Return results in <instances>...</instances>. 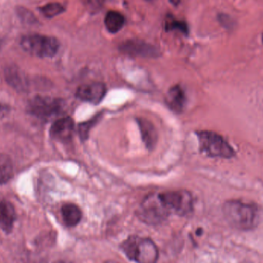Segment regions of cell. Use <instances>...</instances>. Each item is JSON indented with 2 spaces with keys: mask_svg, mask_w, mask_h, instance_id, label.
<instances>
[{
  "mask_svg": "<svg viewBox=\"0 0 263 263\" xmlns=\"http://www.w3.org/2000/svg\"><path fill=\"white\" fill-rule=\"evenodd\" d=\"M222 211L227 222L237 230L242 231L253 230L259 224V209L255 204L232 199L224 203Z\"/></svg>",
  "mask_w": 263,
  "mask_h": 263,
  "instance_id": "6da1fadb",
  "label": "cell"
},
{
  "mask_svg": "<svg viewBox=\"0 0 263 263\" xmlns=\"http://www.w3.org/2000/svg\"><path fill=\"white\" fill-rule=\"evenodd\" d=\"M120 248L130 260L136 263H156L159 259L157 247L147 238L132 236L121 244Z\"/></svg>",
  "mask_w": 263,
  "mask_h": 263,
  "instance_id": "7a4b0ae2",
  "label": "cell"
},
{
  "mask_svg": "<svg viewBox=\"0 0 263 263\" xmlns=\"http://www.w3.org/2000/svg\"><path fill=\"white\" fill-rule=\"evenodd\" d=\"M20 46L25 52L40 58H51L57 55L60 49V42L57 38L39 33L23 35Z\"/></svg>",
  "mask_w": 263,
  "mask_h": 263,
  "instance_id": "3957f363",
  "label": "cell"
},
{
  "mask_svg": "<svg viewBox=\"0 0 263 263\" xmlns=\"http://www.w3.org/2000/svg\"><path fill=\"white\" fill-rule=\"evenodd\" d=\"M199 148L210 157L231 159L236 156L234 148L221 135L213 131L198 132Z\"/></svg>",
  "mask_w": 263,
  "mask_h": 263,
  "instance_id": "277c9868",
  "label": "cell"
},
{
  "mask_svg": "<svg viewBox=\"0 0 263 263\" xmlns=\"http://www.w3.org/2000/svg\"><path fill=\"white\" fill-rule=\"evenodd\" d=\"M171 215L162 201L159 193L148 195L144 199L138 210V216L142 222L149 225H157Z\"/></svg>",
  "mask_w": 263,
  "mask_h": 263,
  "instance_id": "5b68a950",
  "label": "cell"
},
{
  "mask_svg": "<svg viewBox=\"0 0 263 263\" xmlns=\"http://www.w3.org/2000/svg\"><path fill=\"white\" fill-rule=\"evenodd\" d=\"M159 195L171 214L186 216L193 211V196L189 192L177 190L161 193Z\"/></svg>",
  "mask_w": 263,
  "mask_h": 263,
  "instance_id": "8992f818",
  "label": "cell"
},
{
  "mask_svg": "<svg viewBox=\"0 0 263 263\" xmlns=\"http://www.w3.org/2000/svg\"><path fill=\"white\" fill-rule=\"evenodd\" d=\"M119 50L125 55L142 58H156L161 55L160 51L156 46L139 39L123 41L119 46Z\"/></svg>",
  "mask_w": 263,
  "mask_h": 263,
  "instance_id": "52a82bcc",
  "label": "cell"
},
{
  "mask_svg": "<svg viewBox=\"0 0 263 263\" xmlns=\"http://www.w3.org/2000/svg\"><path fill=\"white\" fill-rule=\"evenodd\" d=\"M63 105L60 100L51 97H37L31 100L29 109L31 114L40 119L50 118L60 112Z\"/></svg>",
  "mask_w": 263,
  "mask_h": 263,
  "instance_id": "ba28073f",
  "label": "cell"
},
{
  "mask_svg": "<svg viewBox=\"0 0 263 263\" xmlns=\"http://www.w3.org/2000/svg\"><path fill=\"white\" fill-rule=\"evenodd\" d=\"M106 85L102 83H91L81 85L77 89L76 96L82 101L98 104L106 94Z\"/></svg>",
  "mask_w": 263,
  "mask_h": 263,
  "instance_id": "9c48e42d",
  "label": "cell"
},
{
  "mask_svg": "<svg viewBox=\"0 0 263 263\" xmlns=\"http://www.w3.org/2000/svg\"><path fill=\"white\" fill-rule=\"evenodd\" d=\"M74 132V122L70 117H64L57 120L52 124L50 134L53 139L61 142L70 140Z\"/></svg>",
  "mask_w": 263,
  "mask_h": 263,
  "instance_id": "30bf717a",
  "label": "cell"
},
{
  "mask_svg": "<svg viewBox=\"0 0 263 263\" xmlns=\"http://www.w3.org/2000/svg\"><path fill=\"white\" fill-rule=\"evenodd\" d=\"M165 102L173 112H182L186 103V97L182 87L174 86L170 88L165 97Z\"/></svg>",
  "mask_w": 263,
  "mask_h": 263,
  "instance_id": "8fae6325",
  "label": "cell"
},
{
  "mask_svg": "<svg viewBox=\"0 0 263 263\" xmlns=\"http://www.w3.org/2000/svg\"><path fill=\"white\" fill-rule=\"evenodd\" d=\"M15 217L13 205L6 201L0 202V227L3 231L7 233L12 231Z\"/></svg>",
  "mask_w": 263,
  "mask_h": 263,
  "instance_id": "7c38bea8",
  "label": "cell"
},
{
  "mask_svg": "<svg viewBox=\"0 0 263 263\" xmlns=\"http://www.w3.org/2000/svg\"><path fill=\"white\" fill-rule=\"evenodd\" d=\"M137 123L144 144L148 149H153L157 142L158 136L156 128L151 122L145 119H137Z\"/></svg>",
  "mask_w": 263,
  "mask_h": 263,
  "instance_id": "4fadbf2b",
  "label": "cell"
},
{
  "mask_svg": "<svg viewBox=\"0 0 263 263\" xmlns=\"http://www.w3.org/2000/svg\"><path fill=\"white\" fill-rule=\"evenodd\" d=\"M62 216L67 227H75L82 219V212L75 204H66L62 207Z\"/></svg>",
  "mask_w": 263,
  "mask_h": 263,
  "instance_id": "5bb4252c",
  "label": "cell"
},
{
  "mask_svg": "<svg viewBox=\"0 0 263 263\" xmlns=\"http://www.w3.org/2000/svg\"><path fill=\"white\" fill-rule=\"evenodd\" d=\"M105 26L111 33L120 32L126 23L124 15L117 11H109L105 17Z\"/></svg>",
  "mask_w": 263,
  "mask_h": 263,
  "instance_id": "9a60e30c",
  "label": "cell"
},
{
  "mask_svg": "<svg viewBox=\"0 0 263 263\" xmlns=\"http://www.w3.org/2000/svg\"><path fill=\"white\" fill-rule=\"evenodd\" d=\"M13 167L9 156L0 154V184L6 183L12 178Z\"/></svg>",
  "mask_w": 263,
  "mask_h": 263,
  "instance_id": "2e32d148",
  "label": "cell"
},
{
  "mask_svg": "<svg viewBox=\"0 0 263 263\" xmlns=\"http://www.w3.org/2000/svg\"><path fill=\"white\" fill-rule=\"evenodd\" d=\"M40 13L47 18H52L66 10L64 6L60 3H49L39 8Z\"/></svg>",
  "mask_w": 263,
  "mask_h": 263,
  "instance_id": "e0dca14e",
  "label": "cell"
},
{
  "mask_svg": "<svg viewBox=\"0 0 263 263\" xmlns=\"http://www.w3.org/2000/svg\"><path fill=\"white\" fill-rule=\"evenodd\" d=\"M15 12H16L20 20L24 24L29 25V26H35V25L39 23L38 20L34 15L33 12H31L30 10L26 9V8L23 7V6H17L15 8Z\"/></svg>",
  "mask_w": 263,
  "mask_h": 263,
  "instance_id": "ac0fdd59",
  "label": "cell"
},
{
  "mask_svg": "<svg viewBox=\"0 0 263 263\" xmlns=\"http://www.w3.org/2000/svg\"><path fill=\"white\" fill-rule=\"evenodd\" d=\"M165 29L167 32L178 30L183 33L184 35H188L189 32H190L186 22L183 21V20H175L173 18H170L166 20Z\"/></svg>",
  "mask_w": 263,
  "mask_h": 263,
  "instance_id": "d6986e66",
  "label": "cell"
},
{
  "mask_svg": "<svg viewBox=\"0 0 263 263\" xmlns=\"http://www.w3.org/2000/svg\"><path fill=\"white\" fill-rule=\"evenodd\" d=\"M98 121V117L92 119L89 121L85 122V123H81L79 126V134H80V138L83 140H86L89 136V133L90 129L93 127L94 125Z\"/></svg>",
  "mask_w": 263,
  "mask_h": 263,
  "instance_id": "ffe728a7",
  "label": "cell"
},
{
  "mask_svg": "<svg viewBox=\"0 0 263 263\" xmlns=\"http://www.w3.org/2000/svg\"><path fill=\"white\" fill-rule=\"evenodd\" d=\"M83 2L87 10L92 13L98 12L103 6L102 0H83Z\"/></svg>",
  "mask_w": 263,
  "mask_h": 263,
  "instance_id": "44dd1931",
  "label": "cell"
},
{
  "mask_svg": "<svg viewBox=\"0 0 263 263\" xmlns=\"http://www.w3.org/2000/svg\"><path fill=\"white\" fill-rule=\"evenodd\" d=\"M218 20L221 25L223 26L226 29H232L234 26V21L233 18L227 14H219Z\"/></svg>",
  "mask_w": 263,
  "mask_h": 263,
  "instance_id": "7402d4cb",
  "label": "cell"
},
{
  "mask_svg": "<svg viewBox=\"0 0 263 263\" xmlns=\"http://www.w3.org/2000/svg\"><path fill=\"white\" fill-rule=\"evenodd\" d=\"M170 2H171L173 5H175V6H177V5L180 3V0H170Z\"/></svg>",
  "mask_w": 263,
  "mask_h": 263,
  "instance_id": "603a6c76",
  "label": "cell"
},
{
  "mask_svg": "<svg viewBox=\"0 0 263 263\" xmlns=\"http://www.w3.org/2000/svg\"><path fill=\"white\" fill-rule=\"evenodd\" d=\"M3 40L2 37H0V49H1L2 46H3Z\"/></svg>",
  "mask_w": 263,
  "mask_h": 263,
  "instance_id": "cb8c5ba5",
  "label": "cell"
},
{
  "mask_svg": "<svg viewBox=\"0 0 263 263\" xmlns=\"http://www.w3.org/2000/svg\"><path fill=\"white\" fill-rule=\"evenodd\" d=\"M55 263H72V262H69V261H59V262H57Z\"/></svg>",
  "mask_w": 263,
  "mask_h": 263,
  "instance_id": "d4e9b609",
  "label": "cell"
},
{
  "mask_svg": "<svg viewBox=\"0 0 263 263\" xmlns=\"http://www.w3.org/2000/svg\"><path fill=\"white\" fill-rule=\"evenodd\" d=\"M106 263H117V262H107Z\"/></svg>",
  "mask_w": 263,
  "mask_h": 263,
  "instance_id": "484cf974",
  "label": "cell"
},
{
  "mask_svg": "<svg viewBox=\"0 0 263 263\" xmlns=\"http://www.w3.org/2000/svg\"><path fill=\"white\" fill-rule=\"evenodd\" d=\"M262 42H263V35H262Z\"/></svg>",
  "mask_w": 263,
  "mask_h": 263,
  "instance_id": "4316f807",
  "label": "cell"
},
{
  "mask_svg": "<svg viewBox=\"0 0 263 263\" xmlns=\"http://www.w3.org/2000/svg\"><path fill=\"white\" fill-rule=\"evenodd\" d=\"M0 109H1V108H0Z\"/></svg>",
  "mask_w": 263,
  "mask_h": 263,
  "instance_id": "83f0119b",
  "label": "cell"
}]
</instances>
